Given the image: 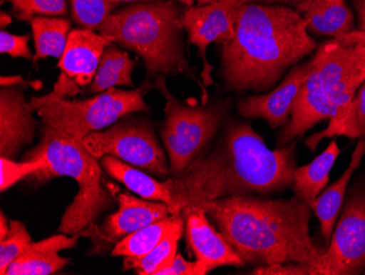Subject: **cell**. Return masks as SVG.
Listing matches in <instances>:
<instances>
[{"label": "cell", "mask_w": 365, "mask_h": 275, "mask_svg": "<svg viewBox=\"0 0 365 275\" xmlns=\"http://www.w3.org/2000/svg\"><path fill=\"white\" fill-rule=\"evenodd\" d=\"M294 149V143L270 149L251 125L230 122L209 155L164 182L173 199L171 214L209 201L290 188L297 169Z\"/></svg>", "instance_id": "6da1fadb"}, {"label": "cell", "mask_w": 365, "mask_h": 275, "mask_svg": "<svg viewBox=\"0 0 365 275\" xmlns=\"http://www.w3.org/2000/svg\"><path fill=\"white\" fill-rule=\"evenodd\" d=\"M235 16V36L223 45L221 56L227 91H272L291 67L319 47L294 8L248 3L237 6Z\"/></svg>", "instance_id": "7a4b0ae2"}, {"label": "cell", "mask_w": 365, "mask_h": 275, "mask_svg": "<svg viewBox=\"0 0 365 275\" xmlns=\"http://www.w3.org/2000/svg\"><path fill=\"white\" fill-rule=\"evenodd\" d=\"M197 207L204 209L245 264H304L311 266L312 275L325 252L309 235L312 209L299 196H230Z\"/></svg>", "instance_id": "3957f363"}, {"label": "cell", "mask_w": 365, "mask_h": 275, "mask_svg": "<svg viewBox=\"0 0 365 275\" xmlns=\"http://www.w3.org/2000/svg\"><path fill=\"white\" fill-rule=\"evenodd\" d=\"M313 66L279 135L286 146L322 121L331 120L327 136L340 134L356 91L365 81V46L333 39L317 47Z\"/></svg>", "instance_id": "277c9868"}, {"label": "cell", "mask_w": 365, "mask_h": 275, "mask_svg": "<svg viewBox=\"0 0 365 275\" xmlns=\"http://www.w3.org/2000/svg\"><path fill=\"white\" fill-rule=\"evenodd\" d=\"M178 0L129 4L115 10L98 34L138 54L149 77L186 75L196 80L186 57Z\"/></svg>", "instance_id": "5b68a950"}, {"label": "cell", "mask_w": 365, "mask_h": 275, "mask_svg": "<svg viewBox=\"0 0 365 275\" xmlns=\"http://www.w3.org/2000/svg\"><path fill=\"white\" fill-rule=\"evenodd\" d=\"M42 158L47 167L33 174L43 182L54 176H71L79 186L77 196L67 207L58 231L77 235L89 231L102 212L113 204L110 194L102 186V169L98 159L88 151L81 139L43 126V136L26 160Z\"/></svg>", "instance_id": "8992f818"}, {"label": "cell", "mask_w": 365, "mask_h": 275, "mask_svg": "<svg viewBox=\"0 0 365 275\" xmlns=\"http://www.w3.org/2000/svg\"><path fill=\"white\" fill-rule=\"evenodd\" d=\"M153 88L150 81H145L136 90L110 88L88 99H47L43 96H32L29 102L45 126L82 141L131 113L149 111L143 96Z\"/></svg>", "instance_id": "52a82bcc"}, {"label": "cell", "mask_w": 365, "mask_h": 275, "mask_svg": "<svg viewBox=\"0 0 365 275\" xmlns=\"http://www.w3.org/2000/svg\"><path fill=\"white\" fill-rule=\"evenodd\" d=\"M155 89L165 99V120L162 139L170 158L173 176L182 174L206 149L222 124L227 102L213 104H185L168 88L164 76L157 77Z\"/></svg>", "instance_id": "ba28073f"}, {"label": "cell", "mask_w": 365, "mask_h": 275, "mask_svg": "<svg viewBox=\"0 0 365 275\" xmlns=\"http://www.w3.org/2000/svg\"><path fill=\"white\" fill-rule=\"evenodd\" d=\"M82 143L96 159L113 156L159 176H168L171 171L153 125L141 119L124 116L106 131L88 135Z\"/></svg>", "instance_id": "9c48e42d"}, {"label": "cell", "mask_w": 365, "mask_h": 275, "mask_svg": "<svg viewBox=\"0 0 365 275\" xmlns=\"http://www.w3.org/2000/svg\"><path fill=\"white\" fill-rule=\"evenodd\" d=\"M365 271V190L352 189L327 249L312 275H358Z\"/></svg>", "instance_id": "30bf717a"}, {"label": "cell", "mask_w": 365, "mask_h": 275, "mask_svg": "<svg viewBox=\"0 0 365 275\" xmlns=\"http://www.w3.org/2000/svg\"><path fill=\"white\" fill-rule=\"evenodd\" d=\"M110 44V39L96 31L71 30L65 52L59 59L58 79L53 91L45 98L69 99L85 92L93 81L104 50Z\"/></svg>", "instance_id": "8fae6325"}, {"label": "cell", "mask_w": 365, "mask_h": 275, "mask_svg": "<svg viewBox=\"0 0 365 275\" xmlns=\"http://www.w3.org/2000/svg\"><path fill=\"white\" fill-rule=\"evenodd\" d=\"M235 6L225 3L212 4L207 6H192L186 8L180 26L187 34L190 44L198 50L202 61V104H208V88L215 85L212 74L213 66L207 57V49L211 43L225 45L235 36Z\"/></svg>", "instance_id": "7c38bea8"}, {"label": "cell", "mask_w": 365, "mask_h": 275, "mask_svg": "<svg viewBox=\"0 0 365 275\" xmlns=\"http://www.w3.org/2000/svg\"><path fill=\"white\" fill-rule=\"evenodd\" d=\"M313 66V61L293 67L278 87L267 94L247 96L237 104L244 118L262 119L272 129L286 126L291 120L293 104Z\"/></svg>", "instance_id": "4fadbf2b"}, {"label": "cell", "mask_w": 365, "mask_h": 275, "mask_svg": "<svg viewBox=\"0 0 365 275\" xmlns=\"http://www.w3.org/2000/svg\"><path fill=\"white\" fill-rule=\"evenodd\" d=\"M186 238L196 260L207 272L223 266H244L245 262L230 245L220 231L213 227L204 209L199 207L182 211Z\"/></svg>", "instance_id": "5bb4252c"}, {"label": "cell", "mask_w": 365, "mask_h": 275, "mask_svg": "<svg viewBox=\"0 0 365 275\" xmlns=\"http://www.w3.org/2000/svg\"><path fill=\"white\" fill-rule=\"evenodd\" d=\"M24 86L0 89V155L16 157L36 135V119L24 96Z\"/></svg>", "instance_id": "9a60e30c"}, {"label": "cell", "mask_w": 365, "mask_h": 275, "mask_svg": "<svg viewBox=\"0 0 365 275\" xmlns=\"http://www.w3.org/2000/svg\"><path fill=\"white\" fill-rule=\"evenodd\" d=\"M118 204V212L110 215L96 231L101 241L108 245H116L126 236L171 215L165 203L140 200L128 193L120 194Z\"/></svg>", "instance_id": "2e32d148"}, {"label": "cell", "mask_w": 365, "mask_h": 275, "mask_svg": "<svg viewBox=\"0 0 365 275\" xmlns=\"http://www.w3.org/2000/svg\"><path fill=\"white\" fill-rule=\"evenodd\" d=\"M69 236L63 234L31 242L26 251L8 266L5 275H48L61 270L69 264V259L59 256V252L75 248L82 234Z\"/></svg>", "instance_id": "e0dca14e"}, {"label": "cell", "mask_w": 365, "mask_h": 275, "mask_svg": "<svg viewBox=\"0 0 365 275\" xmlns=\"http://www.w3.org/2000/svg\"><path fill=\"white\" fill-rule=\"evenodd\" d=\"M314 36L341 38L356 29V19L346 0H302L294 8Z\"/></svg>", "instance_id": "ac0fdd59"}, {"label": "cell", "mask_w": 365, "mask_h": 275, "mask_svg": "<svg viewBox=\"0 0 365 275\" xmlns=\"http://www.w3.org/2000/svg\"><path fill=\"white\" fill-rule=\"evenodd\" d=\"M365 156V141H360L351 156V161L341 176L331 186H328L322 194L317 196L309 206L317 215L321 225V233L326 244L329 245L330 239L335 229L338 215L344 202L346 189L349 186L354 172L360 167L361 161Z\"/></svg>", "instance_id": "d6986e66"}, {"label": "cell", "mask_w": 365, "mask_h": 275, "mask_svg": "<svg viewBox=\"0 0 365 275\" xmlns=\"http://www.w3.org/2000/svg\"><path fill=\"white\" fill-rule=\"evenodd\" d=\"M101 165L112 178L126 186L131 192L136 193L145 200L165 203L171 212L173 199L164 182L153 179V176L143 174L140 170L131 167L129 164L113 156H103Z\"/></svg>", "instance_id": "ffe728a7"}, {"label": "cell", "mask_w": 365, "mask_h": 275, "mask_svg": "<svg viewBox=\"0 0 365 275\" xmlns=\"http://www.w3.org/2000/svg\"><path fill=\"white\" fill-rule=\"evenodd\" d=\"M340 154L337 141H330L327 149L309 165L297 168L294 171L295 196L311 205L329 181V174Z\"/></svg>", "instance_id": "44dd1931"}, {"label": "cell", "mask_w": 365, "mask_h": 275, "mask_svg": "<svg viewBox=\"0 0 365 275\" xmlns=\"http://www.w3.org/2000/svg\"><path fill=\"white\" fill-rule=\"evenodd\" d=\"M184 224L185 219L182 214H171L155 221L120 240L112 250V256L133 259L145 256L155 249L173 229Z\"/></svg>", "instance_id": "7402d4cb"}, {"label": "cell", "mask_w": 365, "mask_h": 275, "mask_svg": "<svg viewBox=\"0 0 365 275\" xmlns=\"http://www.w3.org/2000/svg\"><path fill=\"white\" fill-rule=\"evenodd\" d=\"M134 67V61L126 52L115 46L114 43L108 45L100 59L93 81L86 92L100 94L110 88L134 87L131 78Z\"/></svg>", "instance_id": "603a6c76"}, {"label": "cell", "mask_w": 365, "mask_h": 275, "mask_svg": "<svg viewBox=\"0 0 365 275\" xmlns=\"http://www.w3.org/2000/svg\"><path fill=\"white\" fill-rule=\"evenodd\" d=\"M30 24L36 45L33 61L36 63L46 57L61 59L71 32V21L61 17L38 16L31 20Z\"/></svg>", "instance_id": "cb8c5ba5"}, {"label": "cell", "mask_w": 365, "mask_h": 275, "mask_svg": "<svg viewBox=\"0 0 365 275\" xmlns=\"http://www.w3.org/2000/svg\"><path fill=\"white\" fill-rule=\"evenodd\" d=\"M185 229V224L178 226L167 237L161 240L159 245L149 254L141 258L124 259V269H134L136 274L157 275L162 269L167 268L175 258L178 241Z\"/></svg>", "instance_id": "d4e9b609"}, {"label": "cell", "mask_w": 365, "mask_h": 275, "mask_svg": "<svg viewBox=\"0 0 365 275\" xmlns=\"http://www.w3.org/2000/svg\"><path fill=\"white\" fill-rule=\"evenodd\" d=\"M73 21L80 29L100 31L118 4L110 0H69Z\"/></svg>", "instance_id": "484cf974"}, {"label": "cell", "mask_w": 365, "mask_h": 275, "mask_svg": "<svg viewBox=\"0 0 365 275\" xmlns=\"http://www.w3.org/2000/svg\"><path fill=\"white\" fill-rule=\"evenodd\" d=\"M31 242L26 225L20 221H10L9 231L0 239V274L5 275L8 266L26 251Z\"/></svg>", "instance_id": "4316f807"}, {"label": "cell", "mask_w": 365, "mask_h": 275, "mask_svg": "<svg viewBox=\"0 0 365 275\" xmlns=\"http://www.w3.org/2000/svg\"><path fill=\"white\" fill-rule=\"evenodd\" d=\"M12 11L22 21L30 22L38 16L63 17L67 14L66 0H9Z\"/></svg>", "instance_id": "83f0119b"}, {"label": "cell", "mask_w": 365, "mask_h": 275, "mask_svg": "<svg viewBox=\"0 0 365 275\" xmlns=\"http://www.w3.org/2000/svg\"><path fill=\"white\" fill-rule=\"evenodd\" d=\"M46 167V161L42 158L16 163L10 158L1 157L0 158V176H1L0 190L4 192L26 176H32L38 170L45 169Z\"/></svg>", "instance_id": "f1b7e54d"}, {"label": "cell", "mask_w": 365, "mask_h": 275, "mask_svg": "<svg viewBox=\"0 0 365 275\" xmlns=\"http://www.w3.org/2000/svg\"><path fill=\"white\" fill-rule=\"evenodd\" d=\"M340 134L365 141V81L356 91Z\"/></svg>", "instance_id": "f546056e"}, {"label": "cell", "mask_w": 365, "mask_h": 275, "mask_svg": "<svg viewBox=\"0 0 365 275\" xmlns=\"http://www.w3.org/2000/svg\"><path fill=\"white\" fill-rule=\"evenodd\" d=\"M29 36H16L7 31L1 30L0 32V52L7 54L12 59H32L30 49H29Z\"/></svg>", "instance_id": "4dcf8cb0"}, {"label": "cell", "mask_w": 365, "mask_h": 275, "mask_svg": "<svg viewBox=\"0 0 365 275\" xmlns=\"http://www.w3.org/2000/svg\"><path fill=\"white\" fill-rule=\"evenodd\" d=\"M207 270L200 262L187 261L182 254H176L173 261L167 268L162 269L157 275H205Z\"/></svg>", "instance_id": "1f68e13d"}, {"label": "cell", "mask_w": 365, "mask_h": 275, "mask_svg": "<svg viewBox=\"0 0 365 275\" xmlns=\"http://www.w3.org/2000/svg\"><path fill=\"white\" fill-rule=\"evenodd\" d=\"M0 85L1 87H10V86H33L36 90L40 89L42 87V83L41 81H33L30 83L28 80L22 78L21 76H1L0 78Z\"/></svg>", "instance_id": "d6a6232c"}, {"label": "cell", "mask_w": 365, "mask_h": 275, "mask_svg": "<svg viewBox=\"0 0 365 275\" xmlns=\"http://www.w3.org/2000/svg\"><path fill=\"white\" fill-rule=\"evenodd\" d=\"M340 42L346 43V44H360L365 46V31L356 30L344 34L341 38L338 39Z\"/></svg>", "instance_id": "836d02e7"}, {"label": "cell", "mask_w": 365, "mask_h": 275, "mask_svg": "<svg viewBox=\"0 0 365 275\" xmlns=\"http://www.w3.org/2000/svg\"><path fill=\"white\" fill-rule=\"evenodd\" d=\"M356 11V30L365 31V0H352Z\"/></svg>", "instance_id": "e575fe53"}, {"label": "cell", "mask_w": 365, "mask_h": 275, "mask_svg": "<svg viewBox=\"0 0 365 275\" xmlns=\"http://www.w3.org/2000/svg\"><path fill=\"white\" fill-rule=\"evenodd\" d=\"M302 0H253V3L266 6H288L295 8Z\"/></svg>", "instance_id": "d590c367"}, {"label": "cell", "mask_w": 365, "mask_h": 275, "mask_svg": "<svg viewBox=\"0 0 365 275\" xmlns=\"http://www.w3.org/2000/svg\"><path fill=\"white\" fill-rule=\"evenodd\" d=\"M9 229L10 225L8 226L7 219H6L4 213L1 212V214H0V239H3V238L7 235Z\"/></svg>", "instance_id": "8d00e7d4"}, {"label": "cell", "mask_w": 365, "mask_h": 275, "mask_svg": "<svg viewBox=\"0 0 365 275\" xmlns=\"http://www.w3.org/2000/svg\"><path fill=\"white\" fill-rule=\"evenodd\" d=\"M12 21H14V19H12L11 16L3 10L1 14H0V26H1V30L8 28L12 24Z\"/></svg>", "instance_id": "74e56055"}, {"label": "cell", "mask_w": 365, "mask_h": 275, "mask_svg": "<svg viewBox=\"0 0 365 275\" xmlns=\"http://www.w3.org/2000/svg\"><path fill=\"white\" fill-rule=\"evenodd\" d=\"M225 3L230 6L244 5V4L253 3V0H225Z\"/></svg>", "instance_id": "f35d334b"}, {"label": "cell", "mask_w": 365, "mask_h": 275, "mask_svg": "<svg viewBox=\"0 0 365 275\" xmlns=\"http://www.w3.org/2000/svg\"><path fill=\"white\" fill-rule=\"evenodd\" d=\"M196 1L197 5L198 6H207L217 3H225V0H196Z\"/></svg>", "instance_id": "ab89813d"}, {"label": "cell", "mask_w": 365, "mask_h": 275, "mask_svg": "<svg viewBox=\"0 0 365 275\" xmlns=\"http://www.w3.org/2000/svg\"><path fill=\"white\" fill-rule=\"evenodd\" d=\"M113 3L120 4V3H147V1H155V0H110Z\"/></svg>", "instance_id": "60d3db41"}, {"label": "cell", "mask_w": 365, "mask_h": 275, "mask_svg": "<svg viewBox=\"0 0 365 275\" xmlns=\"http://www.w3.org/2000/svg\"><path fill=\"white\" fill-rule=\"evenodd\" d=\"M178 1L182 4V6H185L186 8H190L195 6V1H196V0H178Z\"/></svg>", "instance_id": "b9f144b4"}, {"label": "cell", "mask_w": 365, "mask_h": 275, "mask_svg": "<svg viewBox=\"0 0 365 275\" xmlns=\"http://www.w3.org/2000/svg\"><path fill=\"white\" fill-rule=\"evenodd\" d=\"M6 0H1V4L5 3Z\"/></svg>", "instance_id": "7bdbcfd3"}]
</instances>
